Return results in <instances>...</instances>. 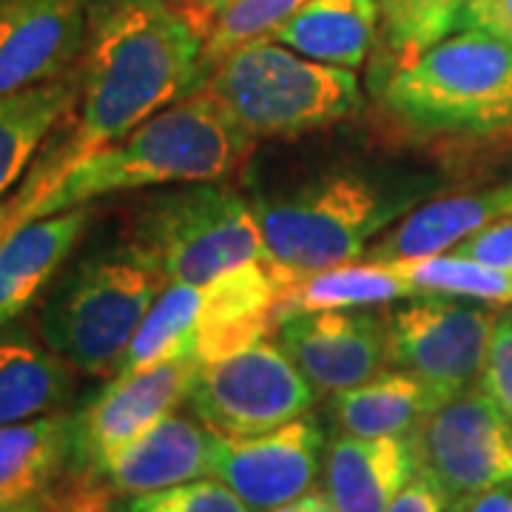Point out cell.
Here are the masks:
<instances>
[{
  "mask_svg": "<svg viewBox=\"0 0 512 512\" xmlns=\"http://www.w3.org/2000/svg\"><path fill=\"white\" fill-rule=\"evenodd\" d=\"M265 512H336L330 507L328 495L325 493H305L299 495V498H293L288 504H282V507H274V510H265Z\"/></svg>",
  "mask_w": 512,
  "mask_h": 512,
  "instance_id": "obj_36",
  "label": "cell"
},
{
  "mask_svg": "<svg viewBox=\"0 0 512 512\" xmlns=\"http://www.w3.org/2000/svg\"><path fill=\"white\" fill-rule=\"evenodd\" d=\"M384 106L433 134H493L512 126V46L464 29L390 72Z\"/></svg>",
  "mask_w": 512,
  "mask_h": 512,
  "instance_id": "obj_4",
  "label": "cell"
},
{
  "mask_svg": "<svg viewBox=\"0 0 512 512\" xmlns=\"http://www.w3.org/2000/svg\"><path fill=\"white\" fill-rule=\"evenodd\" d=\"M458 29L481 32L512 46V0H461Z\"/></svg>",
  "mask_w": 512,
  "mask_h": 512,
  "instance_id": "obj_32",
  "label": "cell"
},
{
  "mask_svg": "<svg viewBox=\"0 0 512 512\" xmlns=\"http://www.w3.org/2000/svg\"><path fill=\"white\" fill-rule=\"evenodd\" d=\"M410 436L419 470L433 478L450 501L512 484V421L481 384L436 404Z\"/></svg>",
  "mask_w": 512,
  "mask_h": 512,
  "instance_id": "obj_9",
  "label": "cell"
},
{
  "mask_svg": "<svg viewBox=\"0 0 512 512\" xmlns=\"http://www.w3.org/2000/svg\"><path fill=\"white\" fill-rule=\"evenodd\" d=\"M279 345L316 393L336 396L382 373L390 359V322L373 313H293L279 322Z\"/></svg>",
  "mask_w": 512,
  "mask_h": 512,
  "instance_id": "obj_13",
  "label": "cell"
},
{
  "mask_svg": "<svg viewBox=\"0 0 512 512\" xmlns=\"http://www.w3.org/2000/svg\"><path fill=\"white\" fill-rule=\"evenodd\" d=\"M387 265H393L419 291V296L436 293V296L476 299V302H495V305L512 302V274L495 271L470 256L450 251V254L387 262Z\"/></svg>",
  "mask_w": 512,
  "mask_h": 512,
  "instance_id": "obj_26",
  "label": "cell"
},
{
  "mask_svg": "<svg viewBox=\"0 0 512 512\" xmlns=\"http://www.w3.org/2000/svg\"><path fill=\"white\" fill-rule=\"evenodd\" d=\"M200 83L251 137L305 134L362 106L353 69L311 60L271 37L234 49Z\"/></svg>",
  "mask_w": 512,
  "mask_h": 512,
  "instance_id": "obj_3",
  "label": "cell"
},
{
  "mask_svg": "<svg viewBox=\"0 0 512 512\" xmlns=\"http://www.w3.org/2000/svg\"><path fill=\"white\" fill-rule=\"evenodd\" d=\"M322 450V427L308 416L245 439L214 436L211 476L225 481L251 512L274 510L311 493L325 467Z\"/></svg>",
  "mask_w": 512,
  "mask_h": 512,
  "instance_id": "obj_12",
  "label": "cell"
},
{
  "mask_svg": "<svg viewBox=\"0 0 512 512\" xmlns=\"http://www.w3.org/2000/svg\"><path fill=\"white\" fill-rule=\"evenodd\" d=\"M77 77H57L23 92L0 94V200L18 183L46 134L69 114Z\"/></svg>",
  "mask_w": 512,
  "mask_h": 512,
  "instance_id": "obj_25",
  "label": "cell"
},
{
  "mask_svg": "<svg viewBox=\"0 0 512 512\" xmlns=\"http://www.w3.org/2000/svg\"><path fill=\"white\" fill-rule=\"evenodd\" d=\"M251 146L254 137L214 94L202 89L188 100L157 111L123 140L80 157L32 200L12 205L9 231L117 191L222 180L251 154Z\"/></svg>",
  "mask_w": 512,
  "mask_h": 512,
  "instance_id": "obj_2",
  "label": "cell"
},
{
  "mask_svg": "<svg viewBox=\"0 0 512 512\" xmlns=\"http://www.w3.org/2000/svg\"><path fill=\"white\" fill-rule=\"evenodd\" d=\"M197 370L200 362L180 356L131 373H114L92 402L72 416L74 473L89 478L148 427L177 413L191 396Z\"/></svg>",
  "mask_w": 512,
  "mask_h": 512,
  "instance_id": "obj_11",
  "label": "cell"
},
{
  "mask_svg": "<svg viewBox=\"0 0 512 512\" xmlns=\"http://www.w3.org/2000/svg\"><path fill=\"white\" fill-rule=\"evenodd\" d=\"M447 512H456V507H453V504H450V507H447Z\"/></svg>",
  "mask_w": 512,
  "mask_h": 512,
  "instance_id": "obj_41",
  "label": "cell"
},
{
  "mask_svg": "<svg viewBox=\"0 0 512 512\" xmlns=\"http://www.w3.org/2000/svg\"><path fill=\"white\" fill-rule=\"evenodd\" d=\"M498 194H501V200H504V214L512 217V177L507 183L498 185Z\"/></svg>",
  "mask_w": 512,
  "mask_h": 512,
  "instance_id": "obj_39",
  "label": "cell"
},
{
  "mask_svg": "<svg viewBox=\"0 0 512 512\" xmlns=\"http://www.w3.org/2000/svg\"><path fill=\"white\" fill-rule=\"evenodd\" d=\"M453 254L470 256L481 265H490L495 271H507L512 274V217L495 220L476 231L473 237L458 242Z\"/></svg>",
  "mask_w": 512,
  "mask_h": 512,
  "instance_id": "obj_31",
  "label": "cell"
},
{
  "mask_svg": "<svg viewBox=\"0 0 512 512\" xmlns=\"http://www.w3.org/2000/svg\"><path fill=\"white\" fill-rule=\"evenodd\" d=\"M89 220V208L80 205L23 222L0 239V325H9L35 302L86 234Z\"/></svg>",
  "mask_w": 512,
  "mask_h": 512,
  "instance_id": "obj_18",
  "label": "cell"
},
{
  "mask_svg": "<svg viewBox=\"0 0 512 512\" xmlns=\"http://www.w3.org/2000/svg\"><path fill=\"white\" fill-rule=\"evenodd\" d=\"M46 510V498H29L18 504H0V512H43Z\"/></svg>",
  "mask_w": 512,
  "mask_h": 512,
  "instance_id": "obj_37",
  "label": "cell"
},
{
  "mask_svg": "<svg viewBox=\"0 0 512 512\" xmlns=\"http://www.w3.org/2000/svg\"><path fill=\"white\" fill-rule=\"evenodd\" d=\"M456 512H512V484H498L490 490L453 501Z\"/></svg>",
  "mask_w": 512,
  "mask_h": 512,
  "instance_id": "obj_34",
  "label": "cell"
},
{
  "mask_svg": "<svg viewBox=\"0 0 512 512\" xmlns=\"http://www.w3.org/2000/svg\"><path fill=\"white\" fill-rule=\"evenodd\" d=\"M43 512H72V510H66V507H60L57 501H52L49 495H46V510Z\"/></svg>",
  "mask_w": 512,
  "mask_h": 512,
  "instance_id": "obj_40",
  "label": "cell"
},
{
  "mask_svg": "<svg viewBox=\"0 0 512 512\" xmlns=\"http://www.w3.org/2000/svg\"><path fill=\"white\" fill-rule=\"evenodd\" d=\"M111 512H114V510H111ZM123 512H126V510H123Z\"/></svg>",
  "mask_w": 512,
  "mask_h": 512,
  "instance_id": "obj_42",
  "label": "cell"
},
{
  "mask_svg": "<svg viewBox=\"0 0 512 512\" xmlns=\"http://www.w3.org/2000/svg\"><path fill=\"white\" fill-rule=\"evenodd\" d=\"M200 55L202 35L168 0H94L80 52L74 126L12 205L32 200L80 157L123 140L194 89Z\"/></svg>",
  "mask_w": 512,
  "mask_h": 512,
  "instance_id": "obj_1",
  "label": "cell"
},
{
  "mask_svg": "<svg viewBox=\"0 0 512 512\" xmlns=\"http://www.w3.org/2000/svg\"><path fill=\"white\" fill-rule=\"evenodd\" d=\"M379 12L384 46L399 69L458 29L461 0H379Z\"/></svg>",
  "mask_w": 512,
  "mask_h": 512,
  "instance_id": "obj_27",
  "label": "cell"
},
{
  "mask_svg": "<svg viewBox=\"0 0 512 512\" xmlns=\"http://www.w3.org/2000/svg\"><path fill=\"white\" fill-rule=\"evenodd\" d=\"M126 512H251L225 481L202 476L157 493L128 495Z\"/></svg>",
  "mask_w": 512,
  "mask_h": 512,
  "instance_id": "obj_29",
  "label": "cell"
},
{
  "mask_svg": "<svg viewBox=\"0 0 512 512\" xmlns=\"http://www.w3.org/2000/svg\"><path fill=\"white\" fill-rule=\"evenodd\" d=\"M279 282V322L293 313L313 311H353L367 305H384L404 296H419V291L404 279L393 265L382 262H345L325 271L299 274L271 259Z\"/></svg>",
  "mask_w": 512,
  "mask_h": 512,
  "instance_id": "obj_21",
  "label": "cell"
},
{
  "mask_svg": "<svg viewBox=\"0 0 512 512\" xmlns=\"http://www.w3.org/2000/svg\"><path fill=\"white\" fill-rule=\"evenodd\" d=\"M94 0H0V94L66 77L83 52Z\"/></svg>",
  "mask_w": 512,
  "mask_h": 512,
  "instance_id": "obj_14",
  "label": "cell"
},
{
  "mask_svg": "<svg viewBox=\"0 0 512 512\" xmlns=\"http://www.w3.org/2000/svg\"><path fill=\"white\" fill-rule=\"evenodd\" d=\"M439 404L430 387L407 370L379 373L333 396L330 413L342 433L359 439L410 436Z\"/></svg>",
  "mask_w": 512,
  "mask_h": 512,
  "instance_id": "obj_24",
  "label": "cell"
},
{
  "mask_svg": "<svg viewBox=\"0 0 512 512\" xmlns=\"http://www.w3.org/2000/svg\"><path fill=\"white\" fill-rule=\"evenodd\" d=\"M228 3H234V0H183V6H180V9H183L185 18L191 20V26L205 37L208 26L214 23V18L220 15Z\"/></svg>",
  "mask_w": 512,
  "mask_h": 512,
  "instance_id": "obj_35",
  "label": "cell"
},
{
  "mask_svg": "<svg viewBox=\"0 0 512 512\" xmlns=\"http://www.w3.org/2000/svg\"><path fill=\"white\" fill-rule=\"evenodd\" d=\"M66 476H77L69 413L0 427V504L46 498Z\"/></svg>",
  "mask_w": 512,
  "mask_h": 512,
  "instance_id": "obj_19",
  "label": "cell"
},
{
  "mask_svg": "<svg viewBox=\"0 0 512 512\" xmlns=\"http://www.w3.org/2000/svg\"><path fill=\"white\" fill-rule=\"evenodd\" d=\"M504 200L498 188L484 194H450L436 197L410 211L393 231L367 248L370 262H402L419 256L450 254L458 242L473 237L484 225L504 220Z\"/></svg>",
  "mask_w": 512,
  "mask_h": 512,
  "instance_id": "obj_22",
  "label": "cell"
},
{
  "mask_svg": "<svg viewBox=\"0 0 512 512\" xmlns=\"http://www.w3.org/2000/svg\"><path fill=\"white\" fill-rule=\"evenodd\" d=\"M325 495L336 512H384L419 473L413 436L359 439L342 433L325 453Z\"/></svg>",
  "mask_w": 512,
  "mask_h": 512,
  "instance_id": "obj_17",
  "label": "cell"
},
{
  "mask_svg": "<svg viewBox=\"0 0 512 512\" xmlns=\"http://www.w3.org/2000/svg\"><path fill=\"white\" fill-rule=\"evenodd\" d=\"M279 282L271 259L245 262L197 285L194 362L208 365L254 345L279 325Z\"/></svg>",
  "mask_w": 512,
  "mask_h": 512,
  "instance_id": "obj_15",
  "label": "cell"
},
{
  "mask_svg": "<svg viewBox=\"0 0 512 512\" xmlns=\"http://www.w3.org/2000/svg\"><path fill=\"white\" fill-rule=\"evenodd\" d=\"M478 384L493 399L495 407L512 421V313L495 319L487 362Z\"/></svg>",
  "mask_w": 512,
  "mask_h": 512,
  "instance_id": "obj_30",
  "label": "cell"
},
{
  "mask_svg": "<svg viewBox=\"0 0 512 512\" xmlns=\"http://www.w3.org/2000/svg\"><path fill=\"white\" fill-rule=\"evenodd\" d=\"M165 279L131 245L77 262L40 311V336L74 370L114 376Z\"/></svg>",
  "mask_w": 512,
  "mask_h": 512,
  "instance_id": "obj_5",
  "label": "cell"
},
{
  "mask_svg": "<svg viewBox=\"0 0 512 512\" xmlns=\"http://www.w3.org/2000/svg\"><path fill=\"white\" fill-rule=\"evenodd\" d=\"M495 319L456 296H421L390 316V359L447 402L481 379Z\"/></svg>",
  "mask_w": 512,
  "mask_h": 512,
  "instance_id": "obj_10",
  "label": "cell"
},
{
  "mask_svg": "<svg viewBox=\"0 0 512 512\" xmlns=\"http://www.w3.org/2000/svg\"><path fill=\"white\" fill-rule=\"evenodd\" d=\"M9 222H12V200H0V239L6 237Z\"/></svg>",
  "mask_w": 512,
  "mask_h": 512,
  "instance_id": "obj_38",
  "label": "cell"
},
{
  "mask_svg": "<svg viewBox=\"0 0 512 512\" xmlns=\"http://www.w3.org/2000/svg\"><path fill=\"white\" fill-rule=\"evenodd\" d=\"M128 245L165 285H202L237 265L271 259L256 202L217 180L191 183L146 202L134 217Z\"/></svg>",
  "mask_w": 512,
  "mask_h": 512,
  "instance_id": "obj_6",
  "label": "cell"
},
{
  "mask_svg": "<svg viewBox=\"0 0 512 512\" xmlns=\"http://www.w3.org/2000/svg\"><path fill=\"white\" fill-rule=\"evenodd\" d=\"M214 433L200 419L168 413L143 436L117 450L89 476L97 487L117 495H143L168 490L194 478L211 476Z\"/></svg>",
  "mask_w": 512,
  "mask_h": 512,
  "instance_id": "obj_16",
  "label": "cell"
},
{
  "mask_svg": "<svg viewBox=\"0 0 512 512\" xmlns=\"http://www.w3.org/2000/svg\"><path fill=\"white\" fill-rule=\"evenodd\" d=\"M453 501L427 473H416L384 512H447Z\"/></svg>",
  "mask_w": 512,
  "mask_h": 512,
  "instance_id": "obj_33",
  "label": "cell"
},
{
  "mask_svg": "<svg viewBox=\"0 0 512 512\" xmlns=\"http://www.w3.org/2000/svg\"><path fill=\"white\" fill-rule=\"evenodd\" d=\"M410 197H393L359 174H333L274 202H256L271 259L299 271L356 262L367 242L402 217Z\"/></svg>",
  "mask_w": 512,
  "mask_h": 512,
  "instance_id": "obj_7",
  "label": "cell"
},
{
  "mask_svg": "<svg viewBox=\"0 0 512 512\" xmlns=\"http://www.w3.org/2000/svg\"><path fill=\"white\" fill-rule=\"evenodd\" d=\"M316 387L282 345L259 339L225 359L200 365L188 404L214 433L245 439L311 413Z\"/></svg>",
  "mask_w": 512,
  "mask_h": 512,
  "instance_id": "obj_8",
  "label": "cell"
},
{
  "mask_svg": "<svg viewBox=\"0 0 512 512\" xmlns=\"http://www.w3.org/2000/svg\"><path fill=\"white\" fill-rule=\"evenodd\" d=\"M379 18V0H308L271 40L311 60L356 72L370 55Z\"/></svg>",
  "mask_w": 512,
  "mask_h": 512,
  "instance_id": "obj_23",
  "label": "cell"
},
{
  "mask_svg": "<svg viewBox=\"0 0 512 512\" xmlns=\"http://www.w3.org/2000/svg\"><path fill=\"white\" fill-rule=\"evenodd\" d=\"M305 3L308 0H234L228 3L202 37L200 80L234 49L251 40L274 35Z\"/></svg>",
  "mask_w": 512,
  "mask_h": 512,
  "instance_id": "obj_28",
  "label": "cell"
},
{
  "mask_svg": "<svg viewBox=\"0 0 512 512\" xmlns=\"http://www.w3.org/2000/svg\"><path fill=\"white\" fill-rule=\"evenodd\" d=\"M72 370L29 330L0 325V427L60 413L72 399Z\"/></svg>",
  "mask_w": 512,
  "mask_h": 512,
  "instance_id": "obj_20",
  "label": "cell"
}]
</instances>
